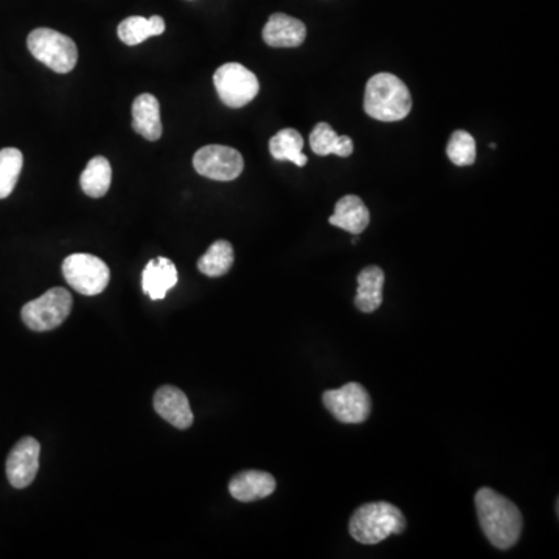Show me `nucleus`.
<instances>
[{"instance_id": "aec40b11", "label": "nucleus", "mask_w": 559, "mask_h": 559, "mask_svg": "<svg viewBox=\"0 0 559 559\" xmlns=\"http://www.w3.org/2000/svg\"><path fill=\"white\" fill-rule=\"evenodd\" d=\"M112 167L103 156L89 160L86 170L81 173L80 185L84 193L91 198H103L111 188Z\"/></svg>"}, {"instance_id": "6e6552de", "label": "nucleus", "mask_w": 559, "mask_h": 559, "mask_svg": "<svg viewBox=\"0 0 559 559\" xmlns=\"http://www.w3.org/2000/svg\"><path fill=\"white\" fill-rule=\"evenodd\" d=\"M323 404L337 421L345 424L364 423L372 412V400L359 382H348L339 389L323 393Z\"/></svg>"}, {"instance_id": "39448f33", "label": "nucleus", "mask_w": 559, "mask_h": 559, "mask_svg": "<svg viewBox=\"0 0 559 559\" xmlns=\"http://www.w3.org/2000/svg\"><path fill=\"white\" fill-rule=\"evenodd\" d=\"M73 299L64 288H52L38 299L25 303L21 316L30 330L50 331L60 327L72 311Z\"/></svg>"}, {"instance_id": "1a4fd4ad", "label": "nucleus", "mask_w": 559, "mask_h": 559, "mask_svg": "<svg viewBox=\"0 0 559 559\" xmlns=\"http://www.w3.org/2000/svg\"><path fill=\"white\" fill-rule=\"evenodd\" d=\"M193 167L204 178L229 182L240 178V174L244 170V159L235 148L209 145L204 146L195 154Z\"/></svg>"}, {"instance_id": "0eeeda50", "label": "nucleus", "mask_w": 559, "mask_h": 559, "mask_svg": "<svg viewBox=\"0 0 559 559\" xmlns=\"http://www.w3.org/2000/svg\"><path fill=\"white\" fill-rule=\"evenodd\" d=\"M66 282L83 296H98L108 288L111 271L108 264L91 254H73L64 260Z\"/></svg>"}, {"instance_id": "9b49d317", "label": "nucleus", "mask_w": 559, "mask_h": 559, "mask_svg": "<svg viewBox=\"0 0 559 559\" xmlns=\"http://www.w3.org/2000/svg\"><path fill=\"white\" fill-rule=\"evenodd\" d=\"M154 409L171 426L182 429V431L190 428L195 421L190 401L178 387L164 386L157 389L156 395H154Z\"/></svg>"}, {"instance_id": "7ed1b4c3", "label": "nucleus", "mask_w": 559, "mask_h": 559, "mask_svg": "<svg viewBox=\"0 0 559 559\" xmlns=\"http://www.w3.org/2000/svg\"><path fill=\"white\" fill-rule=\"evenodd\" d=\"M406 530L403 511L389 502H370L361 505L350 519V535L355 541L373 546L389 536L401 535Z\"/></svg>"}, {"instance_id": "2eb2a0df", "label": "nucleus", "mask_w": 559, "mask_h": 559, "mask_svg": "<svg viewBox=\"0 0 559 559\" xmlns=\"http://www.w3.org/2000/svg\"><path fill=\"white\" fill-rule=\"evenodd\" d=\"M277 487L274 476L264 471H243L233 477L229 491L233 499L240 502H255L271 496Z\"/></svg>"}, {"instance_id": "f257e3e1", "label": "nucleus", "mask_w": 559, "mask_h": 559, "mask_svg": "<svg viewBox=\"0 0 559 559\" xmlns=\"http://www.w3.org/2000/svg\"><path fill=\"white\" fill-rule=\"evenodd\" d=\"M476 508L480 527L496 549H511L519 541L524 521L510 499L491 488H480L476 493Z\"/></svg>"}, {"instance_id": "b1692460", "label": "nucleus", "mask_w": 559, "mask_h": 559, "mask_svg": "<svg viewBox=\"0 0 559 559\" xmlns=\"http://www.w3.org/2000/svg\"><path fill=\"white\" fill-rule=\"evenodd\" d=\"M449 160L457 167H468L476 162L477 146L474 137L469 132L459 129L455 131L446 148Z\"/></svg>"}, {"instance_id": "20e7f679", "label": "nucleus", "mask_w": 559, "mask_h": 559, "mask_svg": "<svg viewBox=\"0 0 559 559\" xmlns=\"http://www.w3.org/2000/svg\"><path fill=\"white\" fill-rule=\"evenodd\" d=\"M27 47L39 63L56 73H69L78 63L77 44L52 28H36L27 38Z\"/></svg>"}, {"instance_id": "a211bd4d", "label": "nucleus", "mask_w": 559, "mask_h": 559, "mask_svg": "<svg viewBox=\"0 0 559 559\" xmlns=\"http://www.w3.org/2000/svg\"><path fill=\"white\" fill-rule=\"evenodd\" d=\"M311 150L317 156L348 157L353 154V142L348 136H337V132L328 123H319L314 126L310 136Z\"/></svg>"}, {"instance_id": "f8f14e48", "label": "nucleus", "mask_w": 559, "mask_h": 559, "mask_svg": "<svg viewBox=\"0 0 559 559\" xmlns=\"http://www.w3.org/2000/svg\"><path fill=\"white\" fill-rule=\"evenodd\" d=\"M263 39L275 49H294L302 46L306 39V27L299 19L288 14L275 13L263 28Z\"/></svg>"}, {"instance_id": "ddd939ff", "label": "nucleus", "mask_w": 559, "mask_h": 559, "mask_svg": "<svg viewBox=\"0 0 559 559\" xmlns=\"http://www.w3.org/2000/svg\"><path fill=\"white\" fill-rule=\"evenodd\" d=\"M179 275L176 264L165 257L156 258L146 264L142 274V288L151 300H162L168 291L178 285Z\"/></svg>"}, {"instance_id": "9d476101", "label": "nucleus", "mask_w": 559, "mask_h": 559, "mask_svg": "<svg viewBox=\"0 0 559 559\" xmlns=\"http://www.w3.org/2000/svg\"><path fill=\"white\" fill-rule=\"evenodd\" d=\"M41 445L33 437H24L11 449L7 459V477L11 487L22 490L32 485L39 469Z\"/></svg>"}, {"instance_id": "dca6fc26", "label": "nucleus", "mask_w": 559, "mask_h": 559, "mask_svg": "<svg viewBox=\"0 0 559 559\" xmlns=\"http://www.w3.org/2000/svg\"><path fill=\"white\" fill-rule=\"evenodd\" d=\"M331 226L339 227L353 235H361L370 224V212L359 196L348 195L337 201L330 216Z\"/></svg>"}, {"instance_id": "423d86ee", "label": "nucleus", "mask_w": 559, "mask_h": 559, "mask_svg": "<svg viewBox=\"0 0 559 559\" xmlns=\"http://www.w3.org/2000/svg\"><path fill=\"white\" fill-rule=\"evenodd\" d=\"M218 97L229 108L238 109L249 105L260 92L257 75L240 63H227L213 75Z\"/></svg>"}, {"instance_id": "4468645a", "label": "nucleus", "mask_w": 559, "mask_h": 559, "mask_svg": "<svg viewBox=\"0 0 559 559\" xmlns=\"http://www.w3.org/2000/svg\"><path fill=\"white\" fill-rule=\"evenodd\" d=\"M132 128L150 142L162 137L164 126L160 120V103L153 94H142L132 103Z\"/></svg>"}, {"instance_id": "4be33fe9", "label": "nucleus", "mask_w": 559, "mask_h": 559, "mask_svg": "<svg viewBox=\"0 0 559 559\" xmlns=\"http://www.w3.org/2000/svg\"><path fill=\"white\" fill-rule=\"evenodd\" d=\"M235 254L229 241L218 240L199 258L198 269L207 277H223L232 269Z\"/></svg>"}, {"instance_id": "5701e85b", "label": "nucleus", "mask_w": 559, "mask_h": 559, "mask_svg": "<svg viewBox=\"0 0 559 559\" xmlns=\"http://www.w3.org/2000/svg\"><path fill=\"white\" fill-rule=\"evenodd\" d=\"M24 156L16 148L0 150V199L8 198L18 184Z\"/></svg>"}, {"instance_id": "412c9836", "label": "nucleus", "mask_w": 559, "mask_h": 559, "mask_svg": "<svg viewBox=\"0 0 559 559\" xmlns=\"http://www.w3.org/2000/svg\"><path fill=\"white\" fill-rule=\"evenodd\" d=\"M165 32V21L160 16L146 19L142 16H131L119 25V38L126 46L142 44L151 36H159Z\"/></svg>"}, {"instance_id": "f3484780", "label": "nucleus", "mask_w": 559, "mask_h": 559, "mask_svg": "<svg viewBox=\"0 0 559 559\" xmlns=\"http://www.w3.org/2000/svg\"><path fill=\"white\" fill-rule=\"evenodd\" d=\"M386 275L379 266H367L358 275L355 305L362 313H373L382 305V288Z\"/></svg>"}, {"instance_id": "6ab92c4d", "label": "nucleus", "mask_w": 559, "mask_h": 559, "mask_svg": "<svg viewBox=\"0 0 559 559\" xmlns=\"http://www.w3.org/2000/svg\"><path fill=\"white\" fill-rule=\"evenodd\" d=\"M269 151L275 160H288L297 167H305L308 162V157L303 154V137L296 129L286 128L277 132L269 142Z\"/></svg>"}, {"instance_id": "f03ea898", "label": "nucleus", "mask_w": 559, "mask_h": 559, "mask_svg": "<svg viewBox=\"0 0 559 559\" xmlns=\"http://www.w3.org/2000/svg\"><path fill=\"white\" fill-rule=\"evenodd\" d=\"M364 109L379 122H400L412 111V95L392 73H378L365 86Z\"/></svg>"}]
</instances>
